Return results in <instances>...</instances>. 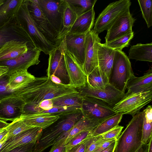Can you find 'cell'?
I'll use <instances>...</instances> for the list:
<instances>
[{
	"label": "cell",
	"mask_w": 152,
	"mask_h": 152,
	"mask_svg": "<svg viewBox=\"0 0 152 152\" xmlns=\"http://www.w3.org/2000/svg\"><path fill=\"white\" fill-rule=\"evenodd\" d=\"M87 82L93 88L103 89L109 83V78L98 66L87 76Z\"/></svg>",
	"instance_id": "d6a6232c"
},
{
	"label": "cell",
	"mask_w": 152,
	"mask_h": 152,
	"mask_svg": "<svg viewBox=\"0 0 152 152\" xmlns=\"http://www.w3.org/2000/svg\"><path fill=\"white\" fill-rule=\"evenodd\" d=\"M128 95L152 91V69H149L143 76L137 77L133 75L126 86Z\"/></svg>",
	"instance_id": "7402d4cb"
},
{
	"label": "cell",
	"mask_w": 152,
	"mask_h": 152,
	"mask_svg": "<svg viewBox=\"0 0 152 152\" xmlns=\"http://www.w3.org/2000/svg\"><path fill=\"white\" fill-rule=\"evenodd\" d=\"M65 58L66 70L69 81L68 85L76 89L85 86L87 82V75L83 68L66 50Z\"/></svg>",
	"instance_id": "d6986e66"
},
{
	"label": "cell",
	"mask_w": 152,
	"mask_h": 152,
	"mask_svg": "<svg viewBox=\"0 0 152 152\" xmlns=\"http://www.w3.org/2000/svg\"><path fill=\"white\" fill-rule=\"evenodd\" d=\"M116 140L100 152H113Z\"/></svg>",
	"instance_id": "f907efd6"
},
{
	"label": "cell",
	"mask_w": 152,
	"mask_h": 152,
	"mask_svg": "<svg viewBox=\"0 0 152 152\" xmlns=\"http://www.w3.org/2000/svg\"><path fill=\"white\" fill-rule=\"evenodd\" d=\"M13 40L27 42L34 46L19 15L0 26V48L6 42Z\"/></svg>",
	"instance_id": "8992f818"
},
{
	"label": "cell",
	"mask_w": 152,
	"mask_h": 152,
	"mask_svg": "<svg viewBox=\"0 0 152 152\" xmlns=\"http://www.w3.org/2000/svg\"><path fill=\"white\" fill-rule=\"evenodd\" d=\"M77 16L94 7L97 0H66Z\"/></svg>",
	"instance_id": "e575fe53"
},
{
	"label": "cell",
	"mask_w": 152,
	"mask_h": 152,
	"mask_svg": "<svg viewBox=\"0 0 152 152\" xmlns=\"http://www.w3.org/2000/svg\"><path fill=\"white\" fill-rule=\"evenodd\" d=\"M25 102L13 94L0 100V118L12 121L20 117Z\"/></svg>",
	"instance_id": "ac0fdd59"
},
{
	"label": "cell",
	"mask_w": 152,
	"mask_h": 152,
	"mask_svg": "<svg viewBox=\"0 0 152 152\" xmlns=\"http://www.w3.org/2000/svg\"><path fill=\"white\" fill-rule=\"evenodd\" d=\"M35 142L30 143L15 147L7 152H33Z\"/></svg>",
	"instance_id": "bcb514c9"
},
{
	"label": "cell",
	"mask_w": 152,
	"mask_h": 152,
	"mask_svg": "<svg viewBox=\"0 0 152 152\" xmlns=\"http://www.w3.org/2000/svg\"><path fill=\"white\" fill-rule=\"evenodd\" d=\"M9 75L7 73L0 77V100L13 94V91L9 87Z\"/></svg>",
	"instance_id": "b9f144b4"
},
{
	"label": "cell",
	"mask_w": 152,
	"mask_h": 152,
	"mask_svg": "<svg viewBox=\"0 0 152 152\" xmlns=\"http://www.w3.org/2000/svg\"><path fill=\"white\" fill-rule=\"evenodd\" d=\"M44 111L38 104L25 103L23 107L22 114H34L41 113Z\"/></svg>",
	"instance_id": "ee69618b"
},
{
	"label": "cell",
	"mask_w": 152,
	"mask_h": 152,
	"mask_svg": "<svg viewBox=\"0 0 152 152\" xmlns=\"http://www.w3.org/2000/svg\"><path fill=\"white\" fill-rule=\"evenodd\" d=\"M152 138H151L149 142V146L148 152H152Z\"/></svg>",
	"instance_id": "6f0895ef"
},
{
	"label": "cell",
	"mask_w": 152,
	"mask_h": 152,
	"mask_svg": "<svg viewBox=\"0 0 152 152\" xmlns=\"http://www.w3.org/2000/svg\"><path fill=\"white\" fill-rule=\"evenodd\" d=\"M19 15L24 22L26 31L35 48L46 55L56 48L45 38L36 26L29 12L26 0H24Z\"/></svg>",
	"instance_id": "9c48e42d"
},
{
	"label": "cell",
	"mask_w": 152,
	"mask_h": 152,
	"mask_svg": "<svg viewBox=\"0 0 152 152\" xmlns=\"http://www.w3.org/2000/svg\"><path fill=\"white\" fill-rule=\"evenodd\" d=\"M101 41L99 34L92 29L86 34L83 69L87 76L98 66V46Z\"/></svg>",
	"instance_id": "2e32d148"
},
{
	"label": "cell",
	"mask_w": 152,
	"mask_h": 152,
	"mask_svg": "<svg viewBox=\"0 0 152 152\" xmlns=\"http://www.w3.org/2000/svg\"><path fill=\"white\" fill-rule=\"evenodd\" d=\"M66 132L61 135L54 143L49 152H65L66 146L64 143L67 136Z\"/></svg>",
	"instance_id": "7bdbcfd3"
},
{
	"label": "cell",
	"mask_w": 152,
	"mask_h": 152,
	"mask_svg": "<svg viewBox=\"0 0 152 152\" xmlns=\"http://www.w3.org/2000/svg\"><path fill=\"white\" fill-rule=\"evenodd\" d=\"M35 77L27 70L14 72L9 75V88L14 91L34 79Z\"/></svg>",
	"instance_id": "4dcf8cb0"
},
{
	"label": "cell",
	"mask_w": 152,
	"mask_h": 152,
	"mask_svg": "<svg viewBox=\"0 0 152 152\" xmlns=\"http://www.w3.org/2000/svg\"><path fill=\"white\" fill-rule=\"evenodd\" d=\"M27 126L45 129L54 124L59 118L58 115L42 112L32 114H22L20 117Z\"/></svg>",
	"instance_id": "44dd1931"
},
{
	"label": "cell",
	"mask_w": 152,
	"mask_h": 152,
	"mask_svg": "<svg viewBox=\"0 0 152 152\" xmlns=\"http://www.w3.org/2000/svg\"><path fill=\"white\" fill-rule=\"evenodd\" d=\"M104 120L92 119L83 116L68 131L64 144L66 145L74 137L82 132L93 131Z\"/></svg>",
	"instance_id": "484cf974"
},
{
	"label": "cell",
	"mask_w": 152,
	"mask_h": 152,
	"mask_svg": "<svg viewBox=\"0 0 152 152\" xmlns=\"http://www.w3.org/2000/svg\"><path fill=\"white\" fill-rule=\"evenodd\" d=\"M149 146V142L148 144H142L136 152H148Z\"/></svg>",
	"instance_id": "816d5d0a"
},
{
	"label": "cell",
	"mask_w": 152,
	"mask_h": 152,
	"mask_svg": "<svg viewBox=\"0 0 152 152\" xmlns=\"http://www.w3.org/2000/svg\"><path fill=\"white\" fill-rule=\"evenodd\" d=\"M79 92L69 85L56 84L46 76L34 78L14 90L13 94L25 103L39 104L42 101Z\"/></svg>",
	"instance_id": "6da1fadb"
},
{
	"label": "cell",
	"mask_w": 152,
	"mask_h": 152,
	"mask_svg": "<svg viewBox=\"0 0 152 152\" xmlns=\"http://www.w3.org/2000/svg\"><path fill=\"white\" fill-rule=\"evenodd\" d=\"M7 135V132L5 128L0 130V141Z\"/></svg>",
	"instance_id": "9f6ffc18"
},
{
	"label": "cell",
	"mask_w": 152,
	"mask_h": 152,
	"mask_svg": "<svg viewBox=\"0 0 152 152\" xmlns=\"http://www.w3.org/2000/svg\"><path fill=\"white\" fill-rule=\"evenodd\" d=\"M131 4L130 0H120L110 3L96 18L92 30L98 34L107 30L121 15L129 11Z\"/></svg>",
	"instance_id": "5b68a950"
},
{
	"label": "cell",
	"mask_w": 152,
	"mask_h": 152,
	"mask_svg": "<svg viewBox=\"0 0 152 152\" xmlns=\"http://www.w3.org/2000/svg\"><path fill=\"white\" fill-rule=\"evenodd\" d=\"M83 96L79 92L67 94L51 99L53 106L74 107L81 110Z\"/></svg>",
	"instance_id": "f546056e"
},
{
	"label": "cell",
	"mask_w": 152,
	"mask_h": 152,
	"mask_svg": "<svg viewBox=\"0 0 152 152\" xmlns=\"http://www.w3.org/2000/svg\"><path fill=\"white\" fill-rule=\"evenodd\" d=\"M43 112L58 115L60 117L70 114L80 112L81 110L80 109L74 107L55 106L49 110L43 111Z\"/></svg>",
	"instance_id": "f35d334b"
},
{
	"label": "cell",
	"mask_w": 152,
	"mask_h": 152,
	"mask_svg": "<svg viewBox=\"0 0 152 152\" xmlns=\"http://www.w3.org/2000/svg\"><path fill=\"white\" fill-rule=\"evenodd\" d=\"M144 114L142 128V142L148 143L152 138V108L148 105L144 110Z\"/></svg>",
	"instance_id": "836d02e7"
},
{
	"label": "cell",
	"mask_w": 152,
	"mask_h": 152,
	"mask_svg": "<svg viewBox=\"0 0 152 152\" xmlns=\"http://www.w3.org/2000/svg\"><path fill=\"white\" fill-rule=\"evenodd\" d=\"M129 58L136 61L152 62V42L138 43L131 46L129 50Z\"/></svg>",
	"instance_id": "f1b7e54d"
},
{
	"label": "cell",
	"mask_w": 152,
	"mask_h": 152,
	"mask_svg": "<svg viewBox=\"0 0 152 152\" xmlns=\"http://www.w3.org/2000/svg\"><path fill=\"white\" fill-rule=\"evenodd\" d=\"M129 11L119 17L107 30L105 43L108 42L132 31L135 21Z\"/></svg>",
	"instance_id": "ffe728a7"
},
{
	"label": "cell",
	"mask_w": 152,
	"mask_h": 152,
	"mask_svg": "<svg viewBox=\"0 0 152 152\" xmlns=\"http://www.w3.org/2000/svg\"><path fill=\"white\" fill-rule=\"evenodd\" d=\"M95 17V12L93 7L77 17L68 33L87 34L94 26Z\"/></svg>",
	"instance_id": "cb8c5ba5"
},
{
	"label": "cell",
	"mask_w": 152,
	"mask_h": 152,
	"mask_svg": "<svg viewBox=\"0 0 152 152\" xmlns=\"http://www.w3.org/2000/svg\"><path fill=\"white\" fill-rule=\"evenodd\" d=\"M76 89L83 96L100 99L112 107L125 95V93L118 90L109 83L104 89H97L91 86L87 82L85 86Z\"/></svg>",
	"instance_id": "7c38bea8"
},
{
	"label": "cell",
	"mask_w": 152,
	"mask_h": 152,
	"mask_svg": "<svg viewBox=\"0 0 152 152\" xmlns=\"http://www.w3.org/2000/svg\"><path fill=\"white\" fill-rule=\"evenodd\" d=\"M43 130L40 128L34 127L15 135L7 136L0 152H7L15 147L30 143H36L41 137Z\"/></svg>",
	"instance_id": "9a60e30c"
},
{
	"label": "cell",
	"mask_w": 152,
	"mask_h": 152,
	"mask_svg": "<svg viewBox=\"0 0 152 152\" xmlns=\"http://www.w3.org/2000/svg\"><path fill=\"white\" fill-rule=\"evenodd\" d=\"M86 34L68 33L65 36L66 50L83 68L85 59Z\"/></svg>",
	"instance_id": "e0dca14e"
},
{
	"label": "cell",
	"mask_w": 152,
	"mask_h": 152,
	"mask_svg": "<svg viewBox=\"0 0 152 152\" xmlns=\"http://www.w3.org/2000/svg\"><path fill=\"white\" fill-rule=\"evenodd\" d=\"M78 16L66 1L64 0L61 27L58 39L61 41L69 31Z\"/></svg>",
	"instance_id": "83f0119b"
},
{
	"label": "cell",
	"mask_w": 152,
	"mask_h": 152,
	"mask_svg": "<svg viewBox=\"0 0 152 152\" xmlns=\"http://www.w3.org/2000/svg\"><path fill=\"white\" fill-rule=\"evenodd\" d=\"M9 124L6 121L0 118V130L5 128Z\"/></svg>",
	"instance_id": "11a10c76"
},
{
	"label": "cell",
	"mask_w": 152,
	"mask_h": 152,
	"mask_svg": "<svg viewBox=\"0 0 152 152\" xmlns=\"http://www.w3.org/2000/svg\"><path fill=\"white\" fill-rule=\"evenodd\" d=\"M41 51L34 46H29L27 52L17 57L0 62V65L7 66L9 75L17 71L27 70L31 66L38 64Z\"/></svg>",
	"instance_id": "4fadbf2b"
},
{
	"label": "cell",
	"mask_w": 152,
	"mask_h": 152,
	"mask_svg": "<svg viewBox=\"0 0 152 152\" xmlns=\"http://www.w3.org/2000/svg\"><path fill=\"white\" fill-rule=\"evenodd\" d=\"M82 112L60 117L57 123L47 131L42 132L33 152H42L52 145L64 133L69 131L83 117Z\"/></svg>",
	"instance_id": "3957f363"
},
{
	"label": "cell",
	"mask_w": 152,
	"mask_h": 152,
	"mask_svg": "<svg viewBox=\"0 0 152 152\" xmlns=\"http://www.w3.org/2000/svg\"><path fill=\"white\" fill-rule=\"evenodd\" d=\"M109 140L104 139L102 135L92 137L85 141L84 152H92L99 145Z\"/></svg>",
	"instance_id": "60d3db41"
},
{
	"label": "cell",
	"mask_w": 152,
	"mask_h": 152,
	"mask_svg": "<svg viewBox=\"0 0 152 152\" xmlns=\"http://www.w3.org/2000/svg\"><path fill=\"white\" fill-rule=\"evenodd\" d=\"M123 128V126L118 125L101 135L104 139H117Z\"/></svg>",
	"instance_id": "f6af8a7d"
},
{
	"label": "cell",
	"mask_w": 152,
	"mask_h": 152,
	"mask_svg": "<svg viewBox=\"0 0 152 152\" xmlns=\"http://www.w3.org/2000/svg\"><path fill=\"white\" fill-rule=\"evenodd\" d=\"M24 0H5L0 6V26L19 15Z\"/></svg>",
	"instance_id": "4316f807"
},
{
	"label": "cell",
	"mask_w": 152,
	"mask_h": 152,
	"mask_svg": "<svg viewBox=\"0 0 152 152\" xmlns=\"http://www.w3.org/2000/svg\"><path fill=\"white\" fill-rule=\"evenodd\" d=\"M115 53V50L109 48L101 42L98 44V66L108 78L113 65Z\"/></svg>",
	"instance_id": "d4e9b609"
},
{
	"label": "cell",
	"mask_w": 152,
	"mask_h": 152,
	"mask_svg": "<svg viewBox=\"0 0 152 152\" xmlns=\"http://www.w3.org/2000/svg\"><path fill=\"white\" fill-rule=\"evenodd\" d=\"M87 139L83 142L74 146L70 149L66 150L65 152H84L85 142Z\"/></svg>",
	"instance_id": "7dc6e473"
},
{
	"label": "cell",
	"mask_w": 152,
	"mask_h": 152,
	"mask_svg": "<svg viewBox=\"0 0 152 152\" xmlns=\"http://www.w3.org/2000/svg\"><path fill=\"white\" fill-rule=\"evenodd\" d=\"M66 50L65 36L59 45L49 54L47 75L49 77L51 75H54L60 79L63 84L68 85L69 81L65 58Z\"/></svg>",
	"instance_id": "30bf717a"
},
{
	"label": "cell",
	"mask_w": 152,
	"mask_h": 152,
	"mask_svg": "<svg viewBox=\"0 0 152 152\" xmlns=\"http://www.w3.org/2000/svg\"><path fill=\"white\" fill-rule=\"evenodd\" d=\"M134 75L131 62L122 51L115 50L112 69L109 78V83L118 90L125 93L127 82Z\"/></svg>",
	"instance_id": "277c9868"
},
{
	"label": "cell",
	"mask_w": 152,
	"mask_h": 152,
	"mask_svg": "<svg viewBox=\"0 0 152 152\" xmlns=\"http://www.w3.org/2000/svg\"><path fill=\"white\" fill-rule=\"evenodd\" d=\"M26 2L29 12L37 28L48 42L58 47L61 41L58 39V33L44 14L37 0H26Z\"/></svg>",
	"instance_id": "52a82bcc"
},
{
	"label": "cell",
	"mask_w": 152,
	"mask_h": 152,
	"mask_svg": "<svg viewBox=\"0 0 152 152\" xmlns=\"http://www.w3.org/2000/svg\"><path fill=\"white\" fill-rule=\"evenodd\" d=\"M142 17L148 28L152 26V1L151 0H138Z\"/></svg>",
	"instance_id": "74e56055"
},
{
	"label": "cell",
	"mask_w": 152,
	"mask_h": 152,
	"mask_svg": "<svg viewBox=\"0 0 152 152\" xmlns=\"http://www.w3.org/2000/svg\"><path fill=\"white\" fill-rule=\"evenodd\" d=\"M7 136L4 137L0 141V149L1 148V147L2 146L3 144V143H4V142L5 140L7 138Z\"/></svg>",
	"instance_id": "680465c9"
},
{
	"label": "cell",
	"mask_w": 152,
	"mask_h": 152,
	"mask_svg": "<svg viewBox=\"0 0 152 152\" xmlns=\"http://www.w3.org/2000/svg\"><path fill=\"white\" fill-rule=\"evenodd\" d=\"M81 110L84 117L98 120H104L117 113L105 102L86 96H83Z\"/></svg>",
	"instance_id": "8fae6325"
},
{
	"label": "cell",
	"mask_w": 152,
	"mask_h": 152,
	"mask_svg": "<svg viewBox=\"0 0 152 152\" xmlns=\"http://www.w3.org/2000/svg\"><path fill=\"white\" fill-rule=\"evenodd\" d=\"M32 127H34L27 125L23 121L19 118L9 124L5 128L7 132V137L15 135Z\"/></svg>",
	"instance_id": "8d00e7d4"
},
{
	"label": "cell",
	"mask_w": 152,
	"mask_h": 152,
	"mask_svg": "<svg viewBox=\"0 0 152 152\" xmlns=\"http://www.w3.org/2000/svg\"><path fill=\"white\" fill-rule=\"evenodd\" d=\"M152 91L126 94L113 107L116 113L132 117L152 101Z\"/></svg>",
	"instance_id": "ba28073f"
},
{
	"label": "cell",
	"mask_w": 152,
	"mask_h": 152,
	"mask_svg": "<svg viewBox=\"0 0 152 152\" xmlns=\"http://www.w3.org/2000/svg\"><path fill=\"white\" fill-rule=\"evenodd\" d=\"M40 107L44 111L49 110L53 107V104L51 99L44 100L40 102L39 104Z\"/></svg>",
	"instance_id": "c3c4849f"
},
{
	"label": "cell",
	"mask_w": 152,
	"mask_h": 152,
	"mask_svg": "<svg viewBox=\"0 0 152 152\" xmlns=\"http://www.w3.org/2000/svg\"><path fill=\"white\" fill-rule=\"evenodd\" d=\"M37 2L44 14L58 35L64 0H37Z\"/></svg>",
	"instance_id": "5bb4252c"
},
{
	"label": "cell",
	"mask_w": 152,
	"mask_h": 152,
	"mask_svg": "<svg viewBox=\"0 0 152 152\" xmlns=\"http://www.w3.org/2000/svg\"><path fill=\"white\" fill-rule=\"evenodd\" d=\"M29 46H34L27 42L18 41L6 42L0 48V62L15 58L26 53Z\"/></svg>",
	"instance_id": "603a6c76"
},
{
	"label": "cell",
	"mask_w": 152,
	"mask_h": 152,
	"mask_svg": "<svg viewBox=\"0 0 152 152\" xmlns=\"http://www.w3.org/2000/svg\"><path fill=\"white\" fill-rule=\"evenodd\" d=\"M144 114L143 110L132 117L117 139L113 152H136L140 148Z\"/></svg>",
	"instance_id": "7a4b0ae2"
},
{
	"label": "cell",
	"mask_w": 152,
	"mask_h": 152,
	"mask_svg": "<svg viewBox=\"0 0 152 152\" xmlns=\"http://www.w3.org/2000/svg\"><path fill=\"white\" fill-rule=\"evenodd\" d=\"M134 36V32L128 33L104 44L106 46L114 50H122L123 48L128 47Z\"/></svg>",
	"instance_id": "d590c367"
},
{
	"label": "cell",
	"mask_w": 152,
	"mask_h": 152,
	"mask_svg": "<svg viewBox=\"0 0 152 152\" xmlns=\"http://www.w3.org/2000/svg\"><path fill=\"white\" fill-rule=\"evenodd\" d=\"M8 68L7 66L0 65V77L7 73L8 71Z\"/></svg>",
	"instance_id": "db71d44e"
},
{
	"label": "cell",
	"mask_w": 152,
	"mask_h": 152,
	"mask_svg": "<svg viewBox=\"0 0 152 152\" xmlns=\"http://www.w3.org/2000/svg\"><path fill=\"white\" fill-rule=\"evenodd\" d=\"M92 131H83L75 135L65 145L66 150H69L74 146L83 142L85 140L92 137Z\"/></svg>",
	"instance_id": "ab89813d"
},
{
	"label": "cell",
	"mask_w": 152,
	"mask_h": 152,
	"mask_svg": "<svg viewBox=\"0 0 152 152\" xmlns=\"http://www.w3.org/2000/svg\"><path fill=\"white\" fill-rule=\"evenodd\" d=\"M117 139H113L107 140L98 146L92 152H100L107 148Z\"/></svg>",
	"instance_id": "681fc988"
},
{
	"label": "cell",
	"mask_w": 152,
	"mask_h": 152,
	"mask_svg": "<svg viewBox=\"0 0 152 152\" xmlns=\"http://www.w3.org/2000/svg\"><path fill=\"white\" fill-rule=\"evenodd\" d=\"M49 77L51 80L55 83L56 84H63L60 79L54 75H51Z\"/></svg>",
	"instance_id": "f5cc1de1"
},
{
	"label": "cell",
	"mask_w": 152,
	"mask_h": 152,
	"mask_svg": "<svg viewBox=\"0 0 152 152\" xmlns=\"http://www.w3.org/2000/svg\"><path fill=\"white\" fill-rule=\"evenodd\" d=\"M123 115L117 113L104 120L93 131L92 137L102 134L118 126Z\"/></svg>",
	"instance_id": "1f68e13d"
}]
</instances>
